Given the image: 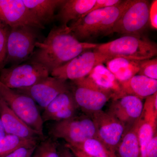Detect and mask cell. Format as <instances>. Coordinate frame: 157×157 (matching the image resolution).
I'll return each mask as SVG.
<instances>
[{
  "label": "cell",
  "mask_w": 157,
  "mask_h": 157,
  "mask_svg": "<svg viewBox=\"0 0 157 157\" xmlns=\"http://www.w3.org/2000/svg\"><path fill=\"white\" fill-rule=\"evenodd\" d=\"M99 44L81 42L70 30L68 25L54 27L48 36L37 42L28 60L36 62L44 66L51 73L86 51L94 49Z\"/></svg>",
  "instance_id": "cell-1"
},
{
  "label": "cell",
  "mask_w": 157,
  "mask_h": 157,
  "mask_svg": "<svg viewBox=\"0 0 157 157\" xmlns=\"http://www.w3.org/2000/svg\"><path fill=\"white\" fill-rule=\"evenodd\" d=\"M131 1H123L117 6L92 11L84 17L72 22L69 26L70 30L81 42L100 36H107Z\"/></svg>",
  "instance_id": "cell-2"
},
{
  "label": "cell",
  "mask_w": 157,
  "mask_h": 157,
  "mask_svg": "<svg viewBox=\"0 0 157 157\" xmlns=\"http://www.w3.org/2000/svg\"><path fill=\"white\" fill-rule=\"evenodd\" d=\"M115 58L143 60L156 56L157 44L147 37L140 36H124L107 43L99 44L93 49Z\"/></svg>",
  "instance_id": "cell-3"
},
{
  "label": "cell",
  "mask_w": 157,
  "mask_h": 157,
  "mask_svg": "<svg viewBox=\"0 0 157 157\" xmlns=\"http://www.w3.org/2000/svg\"><path fill=\"white\" fill-rule=\"evenodd\" d=\"M40 29L30 26L11 28L7 42L4 68L7 64H20L30 58L40 40Z\"/></svg>",
  "instance_id": "cell-4"
},
{
  "label": "cell",
  "mask_w": 157,
  "mask_h": 157,
  "mask_svg": "<svg viewBox=\"0 0 157 157\" xmlns=\"http://www.w3.org/2000/svg\"><path fill=\"white\" fill-rule=\"evenodd\" d=\"M0 97L23 121L44 137V122L37 104L32 98L9 88L1 82Z\"/></svg>",
  "instance_id": "cell-5"
},
{
  "label": "cell",
  "mask_w": 157,
  "mask_h": 157,
  "mask_svg": "<svg viewBox=\"0 0 157 157\" xmlns=\"http://www.w3.org/2000/svg\"><path fill=\"white\" fill-rule=\"evenodd\" d=\"M48 133L52 137L63 139L71 145L98 138L94 122L92 118L86 116H74L56 122L49 127Z\"/></svg>",
  "instance_id": "cell-6"
},
{
  "label": "cell",
  "mask_w": 157,
  "mask_h": 157,
  "mask_svg": "<svg viewBox=\"0 0 157 157\" xmlns=\"http://www.w3.org/2000/svg\"><path fill=\"white\" fill-rule=\"evenodd\" d=\"M49 75L44 66L28 60L24 63L0 70V82L11 89H19L32 86Z\"/></svg>",
  "instance_id": "cell-7"
},
{
  "label": "cell",
  "mask_w": 157,
  "mask_h": 157,
  "mask_svg": "<svg viewBox=\"0 0 157 157\" xmlns=\"http://www.w3.org/2000/svg\"><path fill=\"white\" fill-rule=\"evenodd\" d=\"M150 6L146 0H132L109 35L117 33L124 36H140L149 23Z\"/></svg>",
  "instance_id": "cell-8"
},
{
  "label": "cell",
  "mask_w": 157,
  "mask_h": 157,
  "mask_svg": "<svg viewBox=\"0 0 157 157\" xmlns=\"http://www.w3.org/2000/svg\"><path fill=\"white\" fill-rule=\"evenodd\" d=\"M73 93L78 107L92 113L102 110L109 99L114 98L112 92L100 87L89 76L73 81Z\"/></svg>",
  "instance_id": "cell-9"
},
{
  "label": "cell",
  "mask_w": 157,
  "mask_h": 157,
  "mask_svg": "<svg viewBox=\"0 0 157 157\" xmlns=\"http://www.w3.org/2000/svg\"><path fill=\"white\" fill-rule=\"evenodd\" d=\"M113 59L112 57L94 50L86 51L54 70L50 75L63 81L68 79L74 81L86 77L96 66Z\"/></svg>",
  "instance_id": "cell-10"
},
{
  "label": "cell",
  "mask_w": 157,
  "mask_h": 157,
  "mask_svg": "<svg viewBox=\"0 0 157 157\" xmlns=\"http://www.w3.org/2000/svg\"><path fill=\"white\" fill-rule=\"evenodd\" d=\"M91 114L97 128L98 139L116 153L127 127L109 112L100 110Z\"/></svg>",
  "instance_id": "cell-11"
},
{
  "label": "cell",
  "mask_w": 157,
  "mask_h": 157,
  "mask_svg": "<svg viewBox=\"0 0 157 157\" xmlns=\"http://www.w3.org/2000/svg\"><path fill=\"white\" fill-rule=\"evenodd\" d=\"M14 90L29 96L44 109L59 94L70 89L67 81L48 76L30 87Z\"/></svg>",
  "instance_id": "cell-12"
},
{
  "label": "cell",
  "mask_w": 157,
  "mask_h": 157,
  "mask_svg": "<svg viewBox=\"0 0 157 157\" xmlns=\"http://www.w3.org/2000/svg\"><path fill=\"white\" fill-rule=\"evenodd\" d=\"M0 21L11 28L27 25L40 29H45L22 0H0Z\"/></svg>",
  "instance_id": "cell-13"
},
{
  "label": "cell",
  "mask_w": 157,
  "mask_h": 157,
  "mask_svg": "<svg viewBox=\"0 0 157 157\" xmlns=\"http://www.w3.org/2000/svg\"><path fill=\"white\" fill-rule=\"evenodd\" d=\"M143 106L140 98L126 95L113 100L108 112L128 128L141 116Z\"/></svg>",
  "instance_id": "cell-14"
},
{
  "label": "cell",
  "mask_w": 157,
  "mask_h": 157,
  "mask_svg": "<svg viewBox=\"0 0 157 157\" xmlns=\"http://www.w3.org/2000/svg\"><path fill=\"white\" fill-rule=\"evenodd\" d=\"M78 107L72 92L70 90L64 92L57 96L44 109L42 115V120L44 123L68 119L75 116Z\"/></svg>",
  "instance_id": "cell-15"
},
{
  "label": "cell",
  "mask_w": 157,
  "mask_h": 157,
  "mask_svg": "<svg viewBox=\"0 0 157 157\" xmlns=\"http://www.w3.org/2000/svg\"><path fill=\"white\" fill-rule=\"evenodd\" d=\"M0 117L7 135L26 139L39 140L43 138L14 113L0 97Z\"/></svg>",
  "instance_id": "cell-16"
},
{
  "label": "cell",
  "mask_w": 157,
  "mask_h": 157,
  "mask_svg": "<svg viewBox=\"0 0 157 157\" xmlns=\"http://www.w3.org/2000/svg\"><path fill=\"white\" fill-rule=\"evenodd\" d=\"M96 0H65L59 8L55 19L61 25H68L70 21H76L89 13Z\"/></svg>",
  "instance_id": "cell-17"
},
{
  "label": "cell",
  "mask_w": 157,
  "mask_h": 157,
  "mask_svg": "<svg viewBox=\"0 0 157 157\" xmlns=\"http://www.w3.org/2000/svg\"><path fill=\"white\" fill-rule=\"evenodd\" d=\"M120 82L121 97L131 95L142 100L157 92V80L142 75L137 74L127 81Z\"/></svg>",
  "instance_id": "cell-18"
},
{
  "label": "cell",
  "mask_w": 157,
  "mask_h": 157,
  "mask_svg": "<svg viewBox=\"0 0 157 157\" xmlns=\"http://www.w3.org/2000/svg\"><path fill=\"white\" fill-rule=\"evenodd\" d=\"M26 7L45 26L55 19V12L65 0H22Z\"/></svg>",
  "instance_id": "cell-19"
},
{
  "label": "cell",
  "mask_w": 157,
  "mask_h": 157,
  "mask_svg": "<svg viewBox=\"0 0 157 157\" xmlns=\"http://www.w3.org/2000/svg\"><path fill=\"white\" fill-rule=\"evenodd\" d=\"M157 119L155 112L149 110L142 111L138 129L140 157H147L148 144L157 132Z\"/></svg>",
  "instance_id": "cell-20"
},
{
  "label": "cell",
  "mask_w": 157,
  "mask_h": 157,
  "mask_svg": "<svg viewBox=\"0 0 157 157\" xmlns=\"http://www.w3.org/2000/svg\"><path fill=\"white\" fill-rule=\"evenodd\" d=\"M140 118L127 128L124 133L117 149L119 157H140L138 137Z\"/></svg>",
  "instance_id": "cell-21"
},
{
  "label": "cell",
  "mask_w": 157,
  "mask_h": 157,
  "mask_svg": "<svg viewBox=\"0 0 157 157\" xmlns=\"http://www.w3.org/2000/svg\"><path fill=\"white\" fill-rule=\"evenodd\" d=\"M141 60L124 58H115L106 63L107 68L113 74L119 82L127 81L140 70Z\"/></svg>",
  "instance_id": "cell-22"
},
{
  "label": "cell",
  "mask_w": 157,
  "mask_h": 157,
  "mask_svg": "<svg viewBox=\"0 0 157 157\" xmlns=\"http://www.w3.org/2000/svg\"><path fill=\"white\" fill-rule=\"evenodd\" d=\"M88 76L100 87L112 92L114 96L113 100L121 97L120 82L103 64L96 66Z\"/></svg>",
  "instance_id": "cell-23"
},
{
  "label": "cell",
  "mask_w": 157,
  "mask_h": 157,
  "mask_svg": "<svg viewBox=\"0 0 157 157\" xmlns=\"http://www.w3.org/2000/svg\"><path fill=\"white\" fill-rule=\"evenodd\" d=\"M71 146L93 157H118L115 152L111 150L98 138H90L82 143Z\"/></svg>",
  "instance_id": "cell-24"
},
{
  "label": "cell",
  "mask_w": 157,
  "mask_h": 157,
  "mask_svg": "<svg viewBox=\"0 0 157 157\" xmlns=\"http://www.w3.org/2000/svg\"><path fill=\"white\" fill-rule=\"evenodd\" d=\"M38 140L24 139L14 135H7L0 140V157L9 154L22 147L36 146Z\"/></svg>",
  "instance_id": "cell-25"
},
{
  "label": "cell",
  "mask_w": 157,
  "mask_h": 157,
  "mask_svg": "<svg viewBox=\"0 0 157 157\" xmlns=\"http://www.w3.org/2000/svg\"><path fill=\"white\" fill-rule=\"evenodd\" d=\"M32 157H61L57 144L51 138L42 141L37 146Z\"/></svg>",
  "instance_id": "cell-26"
},
{
  "label": "cell",
  "mask_w": 157,
  "mask_h": 157,
  "mask_svg": "<svg viewBox=\"0 0 157 157\" xmlns=\"http://www.w3.org/2000/svg\"><path fill=\"white\" fill-rule=\"evenodd\" d=\"M137 75L146 76L157 80V59H147L141 60L140 70Z\"/></svg>",
  "instance_id": "cell-27"
},
{
  "label": "cell",
  "mask_w": 157,
  "mask_h": 157,
  "mask_svg": "<svg viewBox=\"0 0 157 157\" xmlns=\"http://www.w3.org/2000/svg\"><path fill=\"white\" fill-rule=\"evenodd\" d=\"M11 28L0 21V70L4 68L7 42Z\"/></svg>",
  "instance_id": "cell-28"
},
{
  "label": "cell",
  "mask_w": 157,
  "mask_h": 157,
  "mask_svg": "<svg viewBox=\"0 0 157 157\" xmlns=\"http://www.w3.org/2000/svg\"><path fill=\"white\" fill-rule=\"evenodd\" d=\"M37 146L22 147L2 157H32Z\"/></svg>",
  "instance_id": "cell-29"
},
{
  "label": "cell",
  "mask_w": 157,
  "mask_h": 157,
  "mask_svg": "<svg viewBox=\"0 0 157 157\" xmlns=\"http://www.w3.org/2000/svg\"><path fill=\"white\" fill-rule=\"evenodd\" d=\"M122 1L121 0H96L94 6L89 13L94 10L117 6Z\"/></svg>",
  "instance_id": "cell-30"
},
{
  "label": "cell",
  "mask_w": 157,
  "mask_h": 157,
  "mask_svg": "<svg viewBox=\"0 0 157 157\" xmlns=\"http://www.w3.org/2000/svg\"><path fill=\"white\" fill-rule=\"evenodd\" d=\"M149 23L153 28L157 29V1H153L149 11Z\"/></svg>",
  "instance_id": "cell-31"
},
{
  "label": "cell",
  "mask_w": 157,
  "mask_h": 157,
  "mask_svg": "<svg viewBox=\"0 0 157 157\" xmlns=\"http://www.w3.org/2000/svg\"><path fill=\"white\" fill-rule=\"evenodd\" d=\"M147 157H157V134L156 132L147 147Z\"/></svg>",
  "instance_id": "cell-32"
},
{
  "label": "cell",
  "mask_w": 157,
  "mask_h": 157,
  "mask_svg": "<svg viewBox=\"0 0 157 157\" xmlns=\"http://www.w3.org/2000/svg\"><path fill=\"white\" fill-rule=\"evenodd\" d=\"M65 147L69 149L71 153L76 157H93L86 153L84 151L67 144H65Z\"/></svg>",
  "instance_id": "cell-33"
},
{
  "label": "cell",
  "mask_w": 157,
  "mask_h": 157,
  "mask_svg": "<svg viewBox=\"0 0 157 157\" xmlns=\"http://www.w3.org/2000/svg\"><path fill=\"white\" fill-rule=\"evenodd\" d=\"M61 157H73L72 153L70 150L65 147V148L60 153Z\"/></svg>",
  "instance_id": "cell-34"
},
{
  "label": "cell",
  "mask_w": 157,
  "mask_h": 157,
  "mask_svg": "<svg viewBox=\"0 0 157 157\" xmlns=\"http://www.w3.org/2000/svg\"><path fill=\"white\" fill-rule=\"evenodd\" d=\"M6 135L7 134H6V131H5L4 126H3L2 122L1 117H0V140L3 139Z\"/></svg>",
  "instance_id": "cell-35"
}]
</instances>
